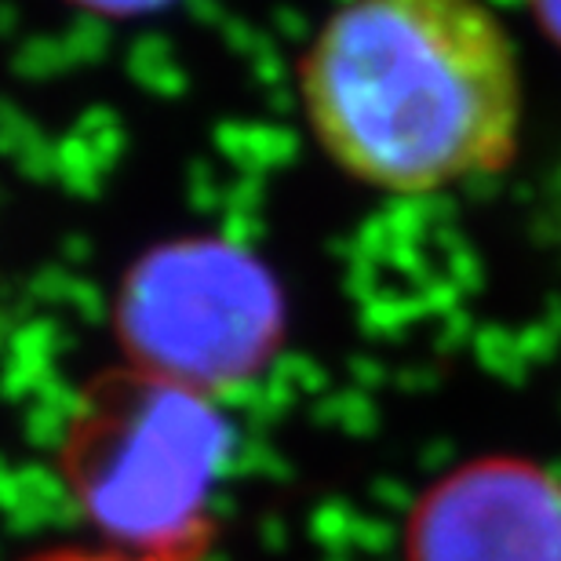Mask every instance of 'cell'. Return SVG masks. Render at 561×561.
<instances>
[{"mask_svg": "<svg viewBox=\"0 0 561 561\" xmlns=\"http://www.w3.org/2000/svg\"><path fill=\"white\" fill-rule=\"evenodd\" d=\"M321 150L390 194L496 172L522 128L518 59L478 0H346L299 62Z\"/></svg>", "mask_w": 561, "mask_h": 561, "instance_id": "1", "label": "cell"}, {"mask_svg": "<svg viewBox=\"0 0 561 561\" xmlns=\"http://www.w3.org/2000/svg\"><path fill=\"white\" fill-rule=\"evenodd\" d=\"M227 445L216 398L125 365L77 401L59 470L110 547L172 551L216 540L205 507Z\"/></svg>", "mask_w": 561, "mask_h": 561, "instance_id": "2", "label": "cell"}, {"mask_svg": "<svg viewBox=\"0 0 561 561\" xmlns=\"http://www.w3.org/2000/svg\"><path fill=\"white\" fill-rule=\"evenodd\" d=\"M114 332L125 365L219 401L274 362L285 340V296L241 244L168 241L121 277Z\"/></svg>", "mask_w": 561, "mask_h": 561, "instance_id": "3", "label": "cell"}, {"mask_svg": "<svg viewBox=\"0 0 561 561\" xmlns=\"http://www.w3.org/2000/svg\"><path fill=\"white\" fill-rule=\"evenodd\" d=\"M409 561H561V478L529 459H474L423 492Z\"/></svg>", "mask_w": 561, "mask_h": 561, "instance_id": "4", "label": "cell"}, {"mask_svg": "<svg viewBox=\"0 0 561 561\" xmlns=\"http://www.w3.org/2000/svg\"><path fill=\"white\" fill-rule=\"evenodd\" d=\"M211 543L172 547V551H125V547H59L30 561H208Z\"/></svg>", "mask_w": 561, "mask_h": 561, "instance_id": "5", "label": "cell"}, {"mask_svg": "<svg viewBox=\"0 0 561 561\" xmlns=\"http://www.w3.org/2000/svg\"><path fill=\"white\" fill-rule=\"evenodd\" d=\"M66 4L95 19H142L172 8L175 0H66Z\"/></svg>", "mask_w": 561, "mask_h": 561, "instance_id": "6", "label": "cell"}, {"mask_svg": "<svg viewBox=\"0 0 561 561\" xmlns=\"http://www.w3.org/2000/svg\"><path fill=\"white\" fill-rule=\"evenodd\" d=\"M529 4L536 11V19H540V26L561 44V0H529Z\"/></svg>", "mask_w": 561, "mask_h": 561, "instance_id": "7", "label": "cell"}]
</instances>
